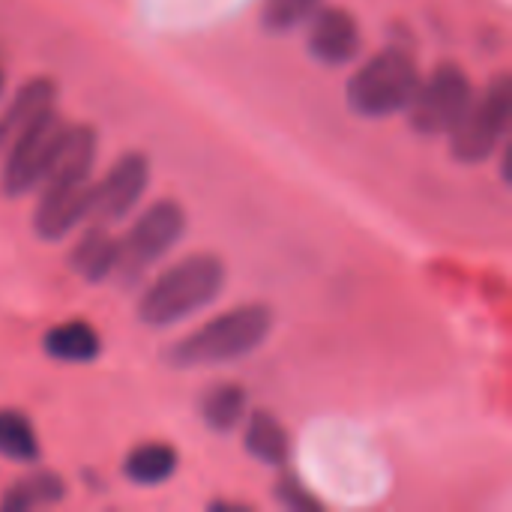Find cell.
<instances>
[{"label": "cell", "mask_w": 512, "mask_h": 512, "mask_svg": "<svg viewBox=\"0 0 512 512\" xmlns=\"http://www.w3.org/2000/svg\"><path fill=\"white\" fill-rule=\"evenodd\" d=\"M99 153V135L87 123H69L54 156L48 177L39 183V201L30 216V228L45 243L66 240L87 222L93 165Z\"/></svg>", "instance_id": "obj_1"}, {"label": "cell", "mask_w": 512, "mask_h": 512, "mask_svg": "<svg viewBox=\"0 0 512 512\" xmlns=\"http://www.w3.org/2000/svg\"><path fill=\"white\" fill-rule=\"evenodd\" d=\"M225 264L213 252H195L165 267L138 300V321L153 330L174 327L207 309L225 288Z\"/></svg>", "instance_id": "obj_3"}, {"label": "cell", "mask_w": 512, "mask_h": 512, "mask_svg": "<svg viewBox=\"0 0 512 512\" xmlns=\"http://www.w3.org/2000/svg\"><path fill=\"white\" fill-rule=\"evenodd\" d=\"M54 102H57V84L51 78L39 75V78L24 81L15 90V96L9 99V105L0 111V156L12 144V138L24 126H30L39 114H45L48 108H54Z\"/></svg>", "instance_id": "obj_12"}, {"label": "cell", "mask_w": 512, "mask_h": 512, "mask_svg": "<svg viewBox=\"0 0 512 512\" xmlns=\"http://www.w3.org/2000/svg\"><path fill=\"white\" fill-rule=\"evenodd\" d=\"M471 96H474L471 75L459 63L444 60L426 78H420V87L411 105L405 108V114L414 132L438 138V135H447L459 123Z\"/></svg>", "instance_id": "obj_8"}, {"label": "cell", "mask_w": 512, "mask_h": 512, "mask_svg": "<svg viewBox=\"0 0 512 512\" xmlns=\"http://www.w3.org/2000/svg\"><path fill=\"white\" fill-rule=\"evenodd\" d=\"M66 126L69 123L60 117V111L48 108L12 138V144L3 150V168H0V192L6 198H24L33 189H39V183L48 177L54 165Z\"/></svg>", "instance_id": "obj_7"}, {"label": "cell", "mask_w": 512, "mask_h": 512, "mask_svg": "<svg viewBox=\"0 0 512 512\" xmlns=\"http://www.w3.org/2000/svg\"><path fill=\"white\" fill-rule=\"evenodd\" d=\"M246 432H243V447L246 453L267 465L282 471L291 462V435L282 426V420L270 411H252L246 414Z\"/></svg>", "instance_id": "obj_14"}, {"label": "cell", "mask_w": 512, "mask_h": 512, "mask_svg": "<svg viewBox=\"0 0 512 512\" xmlns=\"http://www.w3.org/2000/svg\"><path fill=\"white\" fill-rule=\"evenodd\" d=\"M183 234H186L183 204L174 198L153 201L120 237L117 267L111 279H117L120 288H135L144 279V273L183 240Z\"/></svg>", "instance_id": "obj_6"}, {"label": "cell", "mask_w": 512, "mask_h": 512, "mask_svg": "<svg viewBox=\"0 0 512 512\" xmlns=\"http://www.w3.org/2000/svg\"><path fill=\"white\" fill-rule=\"evenodd\" d=\"M66 498V480L57 471L33 468L24 477L12 480L0 495L3 512H30L42 507H54Z\"/></svg>", "instance_id": "obj_15"}, {"label": "cell", "mask_w": 512, "mask_h": 512, "mask_svg": "<svg viewBox=\"0 0 512 512\" xmlns=\"http://www.w3.org/2000/svg\"><path fill=\"white\" fill-rule=\"evenodd\" d=\"M306 24H309L306 48L312 60L324 66H345L354 57H360L363 51L360 21L345 6H318Z\"/></svg>", "instance_id": "obj_10"}, {"label": "cell", "mask_w": 512, "mask_h": 512, "mask_svg": "<svg viewBox=\"0 0 512 512\" xmlns=\"http://www.w3.org/2000/svg\"><path fill=\"white\" fill-rule=\"evenodd\" d=\"M321 0H264L261 6V27L273 36H288L297 27H303Z\"/></svg>", "instance_id": "obj_19"}, {"label": "cell", "mask_w": 512, "mask_h": 512, "mask_svg": "<svg viewBox=\"0 0 512 512\" xmlns=\"http://www.w3.org/2000/svg\"><path fill=\"white\" fill-rule=\"evenodd\" d=\"M150 186V159L141 150L123 153L99 180L90 186L87 222L117 225L123 222Z\"/></svg>", "instance_id": "obj_9"}, {"label": "cell", "mask_w": 512, "mask_h": 512, "mask_svg": "<svg viewBox=\"0 0 512 512\" xmlns=\"http://www.w3.org/2000/svg\"><path fill=\"white\" fill-rule=\"evenodd\" d=\"M512 120V81L507 72L495 75L480 93L471 96L459 123L447 132L450 153L462 165L489 162L507 141Z\"/></svg>", "instance_id": "obj_5"}, {"label": "cell", "mask_w": 512, "mask_h": 512, "mask_svg": "<svg viewBox=\"0 0 512 512\" xmlns=\"http://www.w3.org/2000/svg\"><path fill=\"white\" fill-rule=\"evenodd\" d=\"M285 471V468H282ZM273 498L279 501V507L291 512H318L324 510V504L303 486V480H297L294 474H282L276 483H273Z\"/></svg>", "instance_id": "obj_20"}, {"label": "cell", "mask_w": 512, "mask_h": 512, "mask_svg": "<svg viewBox=\"0 0 512 512\" xmlns=\"http://www.w3.org/2000/svg\"><path fill=\"white\" fill-rule=\"evenodd\" d=\"M420 66L411 51L390 45L372 54L348 81L345 99L348 108L360 117L381 120L393 114H405L417 87H420Z\"/></svg>", "instance_id": "obj_4"}, {"label": "cell", "mask_w": 512, "mask_h": 512, "mask_svg": "<svg viewBox=\"0 0 512 512\" xmlns=\"http://www.w3.org/2000/svg\"><path fill=\"white\" fill-rule=\"evenodd\" d=\"M210 510H240V512H252L249 504H234V501H210Z\"/></svg>", "instance_id": "obj_21"}, {"label": "cell", "mask_w": 512, "mask_h": 512, "mask_svg": "<svg viewBox=\"0 0 512 512\" xmlns=\"http://www.w3.org/2000/svg\"><path fill=\"white\" fill-rule=\"evenodd\" d=\"M42 351L66 366H87L93 360H99L102 354V336L99 330L84 321V318H69L63 324H54L45 336H42Z\"/></svg>", "instance_id": "obj_13"}, {"label": "cell", "mask_w": 512, "mask_h": 512, "mask_svg": "<svg viewBox=\"0 0 512 512\" xmlns=\"http://www.w3.org/2000/svg\"><path fill=\"white\" fill-rule=\"evenodd\" d=\"M0 459H9L15 465H30V468L39 465L42 459L39 435L33 423L27 420V414L15 408L0 411Z\"/></svg>", "instance_id": "obj_18"}, {"label": "cell", "mask_w": 512, "mask_h": 512, "mask_svg": "<svg viewBox=\"0 0 512 512\" xmlns=\"http://www.w3.org/2000/svg\"><path fill=\"white\" fill-rule=\"evenodd\" d=\"M117 252H120V237L111 234V225L84 222L75 246L69 249V267L84 282L99 285L114 276Z\"/></svg>", "instance_id": "obj_11"}, {"label": "cell", "mask_w": 512, "mask_h": 512, "mask_svg": "<svg viewBox=\"0 0 512 512\" xmlns=\"http://www.w3.org/2000/svg\"><path fill=\"white\" fill-rule=\"evenodd\" d=\"M3 90H6V75H3V69H0V96H3Z\"/></svg>", "instance_id": "obj_22"}, {"label": "cell", "mask_w": 512, "mask_h": 512, "mask_svg": "<svg viewBox=\"0 0 512 512\" xmlns=\"http://www.w3.org/2000/svg\"><path fill=\"white\" fill-rule=\"evenodd\" d=\"M273 330V312L264 303L234 306L207 324L195 327L183 339L165 348V363L171 369L189 372L204 366H222L255 354Z\"/></svg>", "instance_id": "obj_2"}, {"label": "cell", "mask_w": 512, "mask_h": 512, "mask_svg": "<svg viewBox=\"0 0 512 512\" xmlns=\"http://www.w3.org/2000/svg\"><path fill=\"white\" fill-rule=\"evenodd\" d=\"M246 414H249V393L237 381H216L201 393L198 417L216 435H228L237 426H243Z\"/></svg>", "instance_id": "obj_16"}, {"label": "cell", "mask_w": 512, "mask_h": 512, "mask_svg": "<svg viewBox=\"0 0 512 512\" xmlns=\"http://www.w3.org/2000/svg\"><path fill=\"white\" fill-rule=\"evenodd\" d=\"M177 465H180V456H177V450L171 444H165V441H144V444H138V447H132L126 453L123 477L132 486L153 489V486L168 483L177 474Z\"/></svg>", "instance_id": "obj_17"}]
</instances>
